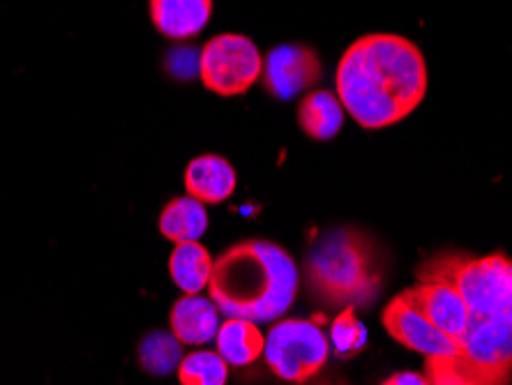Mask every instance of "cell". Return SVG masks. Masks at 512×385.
<instances>
[{"mask_svg": "<svg viewBox=\"0 0 512 385\" xmlns=\"http://www.w3.org/2000/svg\"><path fill=\"white\" fill-rule=\"evenodd\" d=\"M344 111L365 130L409 118L427 95L423 51L402 35L372 33L344 51L335 72Z\"/></svg>", "mask_w": 512, "mask_h": 385, "instance_id": "1", "label": "cell"}, {"mask_svg": "<svg viewBox=\"0 0 512 385\" xmlns=\"http://www.w3.org/2000/svg\"><path fill=\"white\" fill-rule=\"evenodd\" d=\"M420 277L448 279L462 293L469 323L459 356L499 385L512 381V259L496 252L436 254L418 268Z\"/></svg>", "mask_w": 512, "mask_h": 385, "instance_id": "2", "label": "cell"}, {"mask_svg": "<svg viewBox=\"0 0 512 385\" xmlns=\"http://www.w3.org/2000/svg\"><path fill=\"white\" fill-rule=\"evenodd\" d=\"M208 291L227 319L273 323L296 300L298 268L280 245L245 240L215 261Z\"/></svg>", "mask_w": 512, "mask_h": 385, "instance_id": "3", "label": "cell"}, {"mask_svg": "<svg viewBox=\"0 0 512 385\" xmlns=\"http://www.w3.org/2000/svg\"><path fill=\"white\" fill-rule=\"evenodd\" d=\"M386 275V252L370 233L340 226L316 240L305 256V279L328 309H370Z\"/></svg>", "mask_w": 512, "mask_h": 385, "instance_id": "4", "label": "cell"}, {"mask_svg": "<svg viewBox=\"0 0 512 385\" xmlns=\"http://www.w3.org/2000/svg\"><path fill=\"white\" fill-rule=\"evenodd\" d=\"M330 344L312 321L286 319L270 328L263 356L277 379L305 383L326 367Z\"/></svg>", "mask_w": 512, "mask_h": 385, "instance_id": "5", "label": "cell"}, {"mask_svg": "<svg viewBox=\"0 0 512 385\" xmlns=\"http://www.w3.org/2000/svg\"><path fill=\"white\" fill-rule=\"evenodd\" d=\"M263 58L245 35L224 33L206 42L199 56V77L210 93L238 97L261 79Z\"/></svg>", "mask_w": 512, "mask_h": 385, "instance_id": "6", "label": "cell"}, {"mask_svg": "<svg viewBox=\"0 0 512 385\" xmlns=\"http://www.w3.org/2000/svg\"><path fill=\"white\" fill-rule=\"evenodd\" d=\"M383 326L388 335L406 349L420 353L425 358L434 356H459L453 339L443 335L420 309L404 296V291L395 296L383 309Z\"/></svg>", "mask_w": 512, "mask_h": 385, "instance_id": "7", "label": "cell"}, {"mask_svg": "<svg viewBox=\"0 0 512 385\" xmlns=\"http://www.w3.org/2000/svg\"><path fill=\"white\" fill-rule=\"evenodd\" d=\"M323 74L321 58L305 44H282L263 60V86L277 100H291L319 83Z\"/></svg>", "mask_w": 512, "mask_h": 385, "instance_id": "8", "label": "cell"}, {"mask_svg": "<svg viewBox=\"0 0 512 385\" xmlns=\"http://www.w3.org/2000/svg\"><path fill=\"white\" fill-rule=\"evenodd\" d=\"M404 296L423 312L429 321L439 328L443 335L462 344V337L469 323L464 298L448 279L441 277H420V282L413 289H406Z\"/></svg>", "mask_w": 512, "mask_h": 385, "instance_id": "9", "label": "cell"}, {"mask_svg": "<svg viewBox=\"0 0 512 385\" xmlns=\"http://www.w3.org/2000/svg\"><path fill=\"white\" fill-rule=\"evenodd\" d=\"M171 332L180 344L203 346L213 342L220 330V309L210 298H203L201 293L185 296L176 300L169 316Z\"/></svg>", "mask_w": 512, "mask_h": 385, "instance_id": "10", "label": "cell"}, {"mask_svg": "<svg viewBox=\"0 0 512 385\" xmlns=\"http://www.w3.org/2000/svg\"><path fill=\"white\" fill-rule=\"evenodd\" d=\"M236 183V169L222 155H199L185 169V190L203 206L227 201L236 190Z\"/></svg>", "mask_w": 512, "mask_h": 385, "instance_id": "11", "label": "cell"}, {"mask_svg": "<svg viewBox=\"0 0 512 385\" xmlns=\"http://www.w3.org/2000/svg\"><path fill=\"white\" fill-rule=\"evenodd\" d=\"M213 14V0H150V19L169 40L199 35Z\"/></svg>", "mask_w": 512, "mask_h": 385, "instance_id": "12", "label": "cell"}, {"mask_svg": "<svg viewBox=\"0 0 512 385\" xmlns=\"http://www.w3.org/2000/svg\"><path fill=\"white\" fill-rule=\"evenodd\" d=\"M298 123L314 141H330L344 125V107L337 93L312 90L298 104Z\"/></svg>", "mask_w": 512, "mask_h": 385, "instance_id": "13", "label": "cell"}, {"mask_svg": "<svg viewBox=\"0 0 512 385\" xmlns=\"http://www.w3.org/2000/svg\"><path fill=\"white\" fill-rule=\"evenodd\" d=\"M208 229L206 206L194 196H176L164 206L160 215V233L171 243H199Z\"/></svg>", "mask_w": 512, "mask_h": 385, "instance_id": "14", "label": "cell"}, {"mask_svg": "<svg viewBox=\"0 0 512 385\" xmlns=\"http://www.w3.org/2000/svg\"><path fill=\"white\" fill-rule=\"evenodd\" d=\"M217 353L224 358L227 365L233 367H247L254 360H259L266 346V337L256 323L245 319H227L217 330L215 337Z\"/></svg>", "mask_w": 512, "mask_h": 385, "instance_id": "15", "label": "cell"}, {"mask_svg": "<svg viewBox=\"0 0 512 385\" xmlns=\"http://www.w3.org/2000/svg\"><path fill=\"white\" fill-rule=\"evenodd\" d=\"M215 261L210 259L208 249L201 243H183L176 245L169 259V273L173 282L187 296L208 289L210 277H213Z\"/></svg>", "mask_w": 512, "mask_h": 385, "instance_id": "16", "label": "cell"}, {"mask_svg": "<svg viewBox=\"0 0 512 385\" xmlns=\"http://www.w3.org/2000/svg\"><path fill=\"white\" fill-rule=\"evenodd\" d=\"M180 360H183V344L178 342L173 332L155 330L141 339L139 365L148 374L167 376L173 369H178Z\"/></svg>", "mask_w": 512, "mask_h": 385, "instance_id": "17", "label": "cell"}, {"mask_svg": "<svg viewBox=\"0 0 512 385\" xmlns=\"http://www.w3.org/2000/svg\"><path fill=\"white\" fill-rule=\"evenodd\" d=\"M425 376L429 385H499L462 356L427 358Z\"/></svg>", "mask_w": 512, "mask_h": 385, "instance_id": "18", "label": "cell"}, {"mask_svg": "<svg viewBox=\"0 0 512 385\" xmlns=\"http://www.w3.org/2000/svg\"><path fill=\"white\" fill-rule=\"evenodd\" d=\"M229 365L220 353L194 351L178 365L180 385H227Z\"/></svg>", "mask_w": 512, "mask_h": 385, "instance_id": "19", "label": "cell"}, {"mask_svg": "<svg viewBox=\"0 0 512 385\" xmlns=\"http://www.w3.org/2000/svg\"><path fill=\"white\" fill-rule=\"evenodd\" d=\"M330 344L340 358H351L367 346V328L351 307L342 309L330 326Z\"/></svg>", "mask_w": 512, "mask_h": 385, "instance_id": "20", "label": "cell"}, {"mask_svg": "<svg viewBox=\"0 0 512 385\" xmlns=\"http://www.w3.org/2000/svg\"><path fill=\"white\" fill-rule=\"evenodd\" d=\"M381 385H429V381H427L425 374L399 372V374H393L390 379L383 381Z\"/></svg>", "mask_w": 512, "mask_h": 385, "instance_id": "21", "label": "cell"}, {"mask_svg": "<svg viewBox=\"0 0 512 385\" xmlns=\"http://www.w3.org/2000/svg\"><path fill=\"white\" fill-rule=\"evenodd\" d=\"M300 385H351V383H346L344 379H337V376H314V379Z\"/></svg>", "mask_w": 512, "mask_h": 385, "instance_id": "22", "label": "cell"}]
</instances>
